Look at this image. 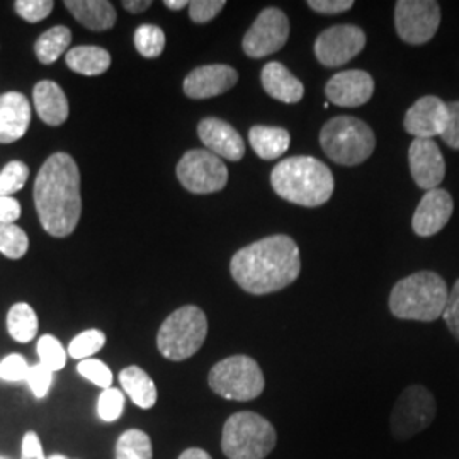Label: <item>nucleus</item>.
I'll return each mask as SVG.
<instances>
[{"label":"nucleus","mask_w":459,"mask_h":459,"mask_svg":"<svg viewBox=\"0 0 459 459\" xmlns=\"http://www.w3.org/2000/svg\"><path fill=\"white\" fill-rule=\"evenodd\" d=\"M366 47V34L359 26L337 24L325 30L315 41V56L328 68L342 66L356 58Z\"/></svg>","instance_id":"13"},{"label":"nucleus","mask_w":459,"mask_h":459,"mask_svg":"<svg viewBox=\"0 0 459 459\" xmlns=\"http://www.w3.org/2000/svg\"><path fill=\"white\" fill-rule=\"evenodd\" d=\"M125 411V394L121 390L108 388L99 394L98 415L104 422H115Z\"/></svg>","instance_id":"35"},{"label":"nucleus","mask_w":459,"mask_h":459,"mask_svg":"<svg viewBox=\"0 0 459 459\" xmlns=\"http://www.w3.org/2000/svg\"><path fill=\"white\" fill-rule=\"evenodd\" d=\"M449 298L437 273L420 271L398 281L390 293V312L402 320L434 322L443 316Z\"/></svg>","instance_id":"4"},{"label":"nucleus","mask_w":459,"mask_h":459,"mask_svg":"<svg viewBox=\"0 0 459 459\" xmlns=\"http://www.w3.org/2000/svg\"><path fill=\"white\" fill-rule=\"evenodd\" d=\"M134 47L145 58H157L164 53L165 33L155 24H142L134 31Z\"/></svg>","instance_id":"30"},{"label":"nucleus","mask_w":459,"mask_h":459,"mask_svg":"<svg viewBox=\"0 0 459 459\" xmlns=\"http://www.w3.org/2000/svg\"><path fill=\"white\" fill-rule=\"evenodd\" d=\"M26 381L36 398H45L51 388V383H53V371L47 366H43L41 362L34 364L30 368Z\"/></svg>","instance_id":"39"},{"label":"nucleus","mask_w":459,"mask_h":459,"mask_svg":"<svg viewBox=\"0 0 459 459\" xmlns=\"http://www.w3.org/2000/svg\"><path fill=\"white\" fill-rule=\"evenodd\" d=\"M441 26V5L434 0H400L394 5V28L409 45H426Z\"/></svg>","instance_id":"11"},{"label":"nucleus","mask_w":459,"mask_h":459,"mask_svg":"<svg viewBox=\"0 0 459 459\" xmlns=\"http://www.w3.org/2000/svg\"><path fill=\"white\" fill-rule=\"evenodd\" d=\"M30 178L28 165L21 160H13L0 170V196H13L24 187Z\"/></svg>","instance_id":"34"},{"label":"nucleus","mask_w":459,"mask_h":459,"mask_svg":"<svg viewBox=\"0 0 459 459\" xmlns=\"http://www.w3.org/2000/svg\"><path fill=\"white\" fill-rule=\"evenodd\" d=\"M7 330L11 337L21 342H31L38 333V316L28 303H16L7 315Z\"/></svg>","instance_id":"28"},{"label":"nucleus","mask_w":459,"mask_h":459,"mask_svg":"<svg viewBox=\"0 0 459 459\" xmlns=\"http://www.w3.org/2000/svg\"><path fill=\"white\" fill-rule=\"evenodd\" d=\"M354 5L352 0H310L308 7L320 14H341Z\"/></svg>","instance_id":"43"},{"label":"nucleus","mask_w":459,"mask_h":459,"mask_svg":"<svg viewBox=\"0 0 459 459\" xmlns=\"http://www.w3.org/2000/svg\"><path fill=\"white\" fill-rule=\"evenodd\" d=\"M238 82V74L233 66L214 64L195 68L184 79V94L191 99H210L221 96Z\"/></svg>","instance_id":"18"},{"label":"nucleus","mask_w":459,"mask_h":459,"mask_svg":"<svg viewBox=\"0 0 459 459\" xmlns=\"http://www.w3.org/2000/svg\"><path fill=\"white\" fill-rule=\"evenodd\" d=\"M34 206L51 237H68L81 220V172L68 153H53L34 182Z\"/></svg>","instance_id":"2"},{"label":"nucleus","mask_w":459,"mask_h":459,"mask_svg":"<svg viewBox=\"0 0 459 459\" xmlns=\"http://www.w3.org/2000/svg\"><path fill=\"white\" fill-rule=\"evenodd\" d=\"M233 281L250 295H271L301 273L299 248L288 235H273L240 248L230 263Z\"/></svg>","instance_id":"1"},{"label":"nucleus","mask_w":459,"mask_h":459,"mask_svg":"<svg viewBox=\"0 0 459 459\" xmlns=\"http://www.w3.org/2000/svg\"><path fill=\"white\" fill-rule=\"evenodd\" d=\"M449 109L447 102L436 96H424L419 99L407 111L403 126L405 132L413 138L432 140L434 136H441L447 125Z\"/></svg>","instance_id":"15"},{"label":"nucleus","mask_w":459,"mask_h":459,"mask_svg":"<svg viewBox=\"0 0 459 459\" xmlns=\"http://www.w3.org/2000/svg\"><path fill=\"white\" fill-rule=\"evenodd\" d=\"M104 344H106V335L100 330L91 328V330H85L82 333H79L68 344V356L77 361L92 359V356L98 354Z\"/></svg>","instance_id":"31"},{"label":"nucleus","mask_w":459,"mask_h":459,"mask_svg":"<svg viewBox=\"0 0 459 459\" xmlns=\"http://www.w3.org/2000/svg\"><path fill=\"white\" fill-rule=\"evenodd\" d=\"M22 459H48L45 458L41 441L34 432H28L22 437Z\"/></svg>","instance_id":"45"},{"label":"nucleus","mask_w":459,"mask_h":459,"mask_svg":"<svg viewBox=\"0 0 459 459\" xmlns=\"http://www.w3.org/2000/svg\"><path fill=\"white\" fill-rule=\"evenodd\" d=\"M271 186L278 196L307 208L325 204L333 195V176L315 157H290L271 172Z\"/></svg>","instance_id":"3"},{"label":"nucleus","mask_w":459,"mask_h":459,"mask_svg":"<svg viewBox=\"0 0 459 459\" xmlns=\"http://www.w3.org/2000/svg\"><path fill=\"white\" fill-rule=\"evenodd\" d=\"M165 7H169L170 11H181L184 7L189 5L187 0H165Z\"/></svg>","instance_id":"48"},{"label":"nucleus","mask_w":459,"mask_h":459,"mask_svg":"<svg viewBox=\"0 0 459 459\" xmlns=\"http://www.w3.org/2000/svg\"><path fill=\"white\" fill-rule=\"evenodd\" d=\"M208 335V318L195 305L170 313L157 333V347L169 361H186L203 347Z\"/></svg>","instance_id":"7"},{"label":"nucleus","mask_w":459,"mask_h":459,"mask_svg":"<svg viewBox=\"0 0 459 459\" xmlns=\"http://www.w3.org/2000/svg\"><path fill=\"white\" fill-rule=\"evenodd\" d=\"M178 459H213L204 449L199 447H189L182 453L181 456Z\"/></svg>","instance_id":"47"},{"label":"nucleus","mask_w":459,"mask_h":459,"mask_svg":"<svg viewBox=\"0 0 459 459\" xmlns=\"http://www.w3.org/2000/svg\"><path fill=\"white\" fill-rule=\"evenodd\" d=\"M30 368L21 354H11L0 362V379L4 381H22L28 377Z\"/></svg>","instance_id":"40"},{"label":"nucleus","mask_w":459,"mask_h":459,"mask_svg":"<svg viewBox=\"0 0 459 459\" xmlns=\"http://www.w3.org/2000/svg\"><path fill=\"white\" fill-rule=\"evenodd\" d=\"M39 362L47 366L53 373L64 369L66 364L65 347L53 335H43L38 341Z\"/></svg>","instance_id":"33"},{"label":"nucleus","mask_w":459,"mask_h":459,"mask_svg":"<svg viewBox=\"0 0 459 459\" xmlns=\"http://www.w3.org/2000/svg\"><path fill=\"white\" fill-rule=\"evenodd\" d=\"M72 16L91 31H108L116 24V11L106 0H66Z\"/></svg>","instance_id":"23"},{"label":"nucleus","mask_w":459,"mask_h":459,"mask_svg":"<svg viewBox=\"0 0 459 459\" xmlns=\"http://www.w3.org/2000/svg\"><path fill=\"white\" fill-rule=\"evenodd\" d=\"M447 109H449V117L441 138L447 147L459 150V100L447 102Z\"/></svg>","instance_id":"42"},{"label":"nucleus","mask_w":459,"mask_h":459,"mask_svg":"<svg viewBox=\"0 0 459 459\" xmlns=\"http://www.w3.org/2000/svg\"><path fill=\"white\" fill-rule=\"evenodd\" d=\"M30 248V238L17 225H0V252L9 259H21Z\"/></svg>","instance_id":"32"},{"label":"nucleus","mask_w":459,"mask_h":459,"mask_svg":"<svg viewBox=\"0 0 459 459\" xmlns=\"http://www.w3.org/2000/svg\"><path fill=\"white\" fill-rule=\"evenodd\" d=\"M276 443V429L255 411H237L223 426L221 449L229 459H265Z\"/></svg>","instance_id":"6"},{"label":"nucleus","mask_w":459,"mask_h":459,"mask_svg":"<svg viewBox=\"0 0 459 459\" xmlns=\"http://www.w3.org/2000/svg\"><path fill=\"white\" fill-rule=\"evenodd\" d=\"M290 21L278 7H267L254 21L242 41V48L250 58H264L276 53L288 43Z\"/></svg>","instance_id":"12"},{"label":"nucleus","mask_w":459,"mask_h":459,"mask_svg":"<svg viewBox=\"0 0 459 459\" xmlns=\"http://www.w3.org/2000/svg\"><path fill=\"white\" fill-rule=\"evenodd\" d=\"M70 30L66 26H55L38 38L34 45L36 58L45 65H51L65 53L66 48L70 47Z\"/></svg>","instance_id":"27"},{"label":"nucleus","mask_w":459,"mask_h":459,"mask_svg":"<svg viewBox=\"0 0 459 459\" xmlns=\"http://www.w3.org/2000/svg\"><path fill=\"white\" fill-rule=\"evenodd\" d=\"M225 5V0H193L189 2V17L197 24H204L218 16Z\"/></svg>","instance_id":"38"},{"label":"nucleus","mask_w":459,"mask_h":459,"mask_svg":"<svg viewBox=\"0 0 459 459\" xmlns=\"http://www.w3.org/2000/svg\"><path fill=\"white\" fill-rule=\"evenodd\" d=\"M208 383L214 394L233 402H250L261 396L265 386L261 366L248 356H231L216 362Z\"/></svg>","instance_id":"8"},{"label":"nucleus","mask_w":459,"mask_h":459,"mask_svg":"<svg viewBox=\"0 0 459 459\" xmlns=\"http://www.w3.org/2000/svg\"><path fill=\"white\" fill-rule=\"evenodd\" d=\"M197 136L206 150L220 159L238 162L246 155L244 138L223 119L204 117L197 125Z\"/></svg>","instance_id":"19"},{"label":"nucleus","mask_w":459,"mask_h":459,"mask_svg":"<svg viewBox=\"0 0 459 459\" xmlns=\"http://www.w3.org/2000/svg\"><path fill=\"white\" fill-rule=\"evenodd\" d=\"M66 66L85 77H96L108 72L111 66V55L100 47H75L66 51Z\"/></svg>","instance_id":"26"},{"label":"nucleus","mask_w":459,"mask_h":459,"mask_svg":"<svg viewBox=\"0 0 459 459\" xmlns=\"http://www.w3.org/2000/svg\"><path fill=\"white\" fill-rule=\"evenodd\" d=\"M119 383L125 394L132 398L133 403L143 411L152 409L157 403V386L138 366H128L119 373Z\"/></svg>","instance_id":"25"},{"label":"nucleus","mask_w":459,"mask_h":459,"mask_svg":"<svg viewBox=\"0 0 459 459\" xmlns=\"http://www.w3.org/2000/svg\"><path fill=\"white\" fill-rule=\"evenodd\" d=\"M16 13L28 22H39L51 14L55 2L53 0H17L14 4Z\"/></svg>","instance_id":"37"},{"label":"nucleus","mask_w":459,"mask_h":459,"mask_svg":"<svg viewBox=\"0 0 459 459\" xmlns=\"http://www.w3.org/2000/svg\"><path fill=\"white\" fill-rule=\"evenodd\" d=\"M116 459H153L147 432L140 429L125 430L116 444Z\"/></svg>","instance_id":"29"},{"label":"nucleus","mask_w":459,"mask_h":459,"mask_svg":"<svg viewBox=\"0 0 459 459\" xmlns=\"http://www.w3.org/2000/svg\"><path fill=\"white\" fill-rule=\"evenodd\" d=\"M178 179L195 195H212L221 191L229 182L225 162L208 150H189L184 153L178 169Z\"/></svg>","instance_id":"10"},{"label":"nucleus","mask_w":459,"mask_h":459,"mask_svg":"<svg viewBox=\"0 0 459 459\" xmlns=\"http://www.w3.org/2000/svg\"><path fill=\"white\" fill-rule=\"evenodd\" d=\"M77 371H79L81 377L89 379L91 383H94L96 386L102 388V390H108L113 385L111 369L104 362L94 359V358L79 362Z\"/></svg>","instance_id":"36"},{"label":"nucleus","mask_w":459,"mask_h":459,"mask_svg":"<svg viewBox=\"0 0 459 459\" xmlns=\"http://www.w3.org/2000/svg\"><path fill=\"white\" fill-rule=\"evenodd\" d=\"M33 102L36 113L49 126H60L68 117V100L64 89L53 81H41L34 85Z\"/></svg>","instance_id":"21"},{"label":"nucleus","mask_w":459,"mask_h":459,"mask_svg":"<svg viewBox=\"0 0 459 459\" xmlns=\"http://www.w3.org/2000/svg\"><path fill=\"white\" fill-rule=\"evenodd\" d=\"M409 164L413 181L424 191L437 189L444 181L446 162L434 140L415 138L409 148Z\"/></svg>","instance_id":"14"},{"label":"nucleus","mask_w":459,"mask_h":459,"mask_svg":"<svg viewBox=\"0 0 459 459\" xmlns=\"http://www.w3.org/2000/svg\"><path fill=\"white\" fill-rule=\"evenodd\" d=\"M375 81L364 70H345L335 74L327 85L328 100L339 108H358L373 98Z\"/></svg>","instance_id":"16"},{"label":"nucleus","mask_w":459,"mask_h":459,"mask_svg":"<svg viewBox=\"0 0 459 459\" xmlns=\"http://www.w3.org/2000/svg\"><path fill=\"white\" fill-rule=\"evenodd\" d=\"M31 123V106L21 92H5L0 96V143L21 140Z\"/></svg>","instance_id":"20"},{"label":"nucleus","mask_w":459,"mask_h":459,"mask_svg":"<svg viewBox=\"0 0 459 459\" xmlns=\"http://www.w3.org/2000/svg\"><path fill=\"white\" fill-rule=\"evenodd\" d=\"M264 91L276 100L286 104H296L305 96V85L279 62H271L264 66L261 74Z\"/></svg>","instance_id":"22"},{"label":"nucleus","mask_w":459,"mask_h":459,"mask_svg":"<svg viewBox=\"0 0 459 459\" xmlns=\"http://www.w3.org/2000/svg\"><path fill=\"white\" fill-rule=\"evenodd\" d=\"M48 459H66L65 456H60V455H56V456H51Z\"/></svg>","instance_id":"49"},{"label":"nucleus","mask_w":459,"mask_h":459,"mask_svg":"<svg viewBox=\"0 0 459 459\" xmlns=\"http://www.w3.org/2000/svg\"><path fill=\"white\" fill-rule=\"evenodd\" d=\"M0 459H4V458H0Z\"/></svg>","instance_id":"50"},{"label":"nucleus","mask_w":459,"mask_h":459,"mask_svg":"<svg viewBox=\"0 0 459 459\" xmlns=\"http://www.w3.org/2000/svg\"><path fill=\"white\" fill-rule=\"evenodd\" d=\"M21 216V204L13 196H0V225H14Z\"/></svg>","instance_id":"44"},{"label":"nucleus","mask_w":459,"mask_h":459,"mask_svg":"<svg viewBox=\"0 0 459 459\" xmlns=\"http://www.w3.org/2000/svg\"><path fill=\"white\" fill-rule=\"evenodd\" d=\"M152 5L150 0H125L123 7L132 13V14H138V13H145L148 7Z\"/></svg>","instance_id":"46"},{"label":"nucleus","mask_w":459,"mask_h":459,"mask_svg":"<svg viewBox=\"0 0 459 459\" xmlns=\"http://www.w3.org/2000/svg\"><path fill=\"white\" fill-rule=\"evenodd\" d=\"M443 318L446 325L449 328V332L459 341V279L456 281V284L453 286V290L449 291Z\"/></svg>","instance_id":"41"},{"label":"nucleus","mask_w":459,"mask_h":459,"mask_svg":"<svg viewBox=\"0 0 459 459\" xmlns=\"http://www.w3.org/2000/svg\"><path fill=\"white\" fill-rule=\"evenodd\" d=\"M437 403L426 386L413 385L405 388L394 402L390 427L396 441H409L426 430L436 419Z\"/></svg>","instance_id":"9"},{"label":"nucleus","mask_w":459,"mask_h":459,"mask_svg":"<svg viewBox=\"0 0 459 459\" xmlns=\"http://www.w3.org/2000/svg\"><path fill=\"white\" fill-rule=\"evenodd\" d=\"M248 142H250V147L254 148V152L261 159L274 160L288 152L290 143H291V136L284 128L257 125V126L250 128Z\"/></svg>","instance_id":"24"},{"label":"nucleus","mask_w":459,"mask_h":459,"mask_svg":"<svg viewBox=\"0 0 459 459\" xmlns=\"http://www.w3.org/2000/svg\"><path fill=\"white\" fill-rule=\"evenodd\" d=\"M320 145L332 162L359 165L366 162L377 147L373 130L354 116H335L320 132Z\"/></svg>","instance_id":"5"},{"label":"nucleus","mask_w":459,"mask_h":459,"mask_svg":"<svg viewBox=\"0 0 459 459\" xmlns=\"http://www.w3.org/2000/svg\"><path fill=\"white\" fill-rule=\"evenodd\" d=\"M453 197L446 189L437 187L432 191H426L411 218V229L419 237H432L447 225V221L453 216Z\"/></svg>","instance_id":"17"}]
</instances>
